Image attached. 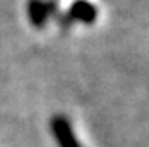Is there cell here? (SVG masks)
Returning <instances> with one entry per match:
<instances>
[{
    "label": "cell",
    "instance_id": "6da1fadb",
    "mask_svg": "<svg viewBox=\"0 0 149 147\" xmlns=\"http://www.w3.org/2000/svg\"><path fill=\"white\" fill-rule=\"evenodd\" d=\"M50 127H52V133H53V137H55V140L60 147H81L72 128H70V123L67 121V118L60 116V115L53 116Z\"/></svg>",
    "mask_w": 149,
    "mask_h": 147
},
{
    "label": "cell",
    "instance_id": "7a4b0ae2",
    "mask_svg": "<svg viewBox=\"0 0 149 147\" xmlns=\"http://www.w3.org/2000/svg\"><path fill=\"white\" fill-rule=\"evenodd\" d=\"M98 17L96 7L88 0H75L69 9V19L82 24H93Z\"/></svg>",
    "mask_w": 149,
    "mask_h": 147
},
{
    "label": "cell",
    "instance_id": "3957f363",
    "mask_svg": "<svg viewBox=\"0 0 149 147\" xmlns=\"http://www.w3.org/2000/svg\"><path fill=\"white\" fill-rule=\"evenodd\" d=\"M28 15H29V21L36 28H41L48 17V5L43 0H29L28 2Z\"/></svg>",
    "mask_w": 149,
    "mask_h": 147
}]
</instances>
